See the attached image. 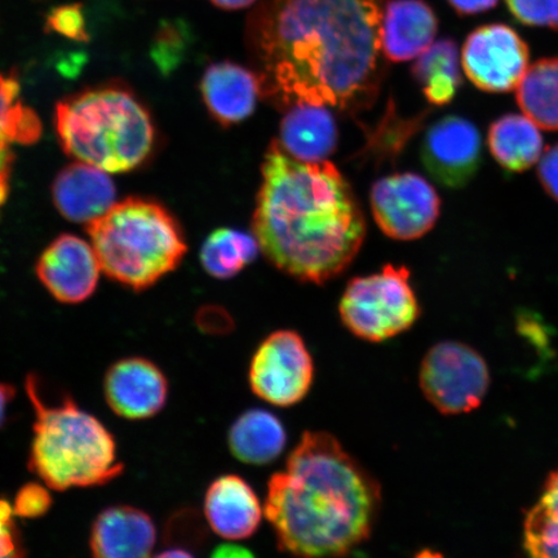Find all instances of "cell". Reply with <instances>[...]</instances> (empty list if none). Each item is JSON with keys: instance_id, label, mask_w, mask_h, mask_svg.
Masks as SVG:
<instances>
[{"instance_id": "obj_1", "label": "cell", "mask_w": 558, "mask_h": 558, "mask_svg": "<svg viewBox=\"0 0 558 558\" xmlns=\"http://www.w3.org/2000/svg\"><path fill=\"white\" fill-rule=\"evenodd\" d=\"M383 0H259L247 46L263 96L296 104L366 109L383 82Z\"/></svg>"}, {"instance_id": "obj_2", "label": "cell", "mask_w": 558, "mask_h": 558, "mask_svg": "<svg viewBox=\"0 0 558 558\" xmlns=\"http://www.w3.org/2000/svg\"><path fill=\"white\" fill-rule=\"evenodd\" d=\"M253 232L275 267L324 284L348 269L366 236L352 186L329 159L304 162L275 142L265 153Z\"/></svg>"}, {"instance_id": "obj_3", "label": "cell", "mask_w": 558, "mask_h": 558, "mask_svg": "<svg viewBox=\"0 0 558 558\" xmlns=\"http://www.w3.org/2000/svg\"><path fill=\"white\" fill-rule=\"evenodd\" d=\"M381 488L364 465L326 432H305L268 484L264 514L281 553L348 556L369 539Z\"/></svg>"}, {"instance_id": "obj_4", "label": "cell", "mask_w": 558, "mask_h": 558, "mask_svg": "<svg viewBox=\"0 0 558 558\" xmlns=\"http://www.w3.org/2000/svg\"><path fill=\"white\" fill-rule=\"evenodd\" d=\"M25 389L35 413L29 469L48 487L65 492L101 486L121 476L124 466L118 460L116 439L99 418L69 396L47 402L37 375H27Z\"/></svg>"}, {"instance_id": "obj_5", "label": "cell", "mask_w": 558, "mask_h": 558, "mask_svg": "<svg viewBox=\"0 0 558 558\" xmlns=\"http://www.w3.org/2000/svg\"><path fill=\"white\" fill-rule=\"evenodd\" d=\"M56 131L66 155L109 173L136 169L156 143L148 109L123 86H101L56 107Z\"/></svg>"}, {"instance_id": "obj_6", "label": "cell", "mask_w": 558, "mask_h": 558, "mask_svg": "<svg viewBox=\"0 0 558 558\" xmlns=\"http://www.w3.org/2000/svg\"><path fill=\"white\" fill-rule=\"evenodd\" d=\"M87 232L104 274L135 291L170 275L187 253L178 220L151 199L114 204L88 222Z\"/></svg>"}, {"instance_id": "obj_7", "label": "cell", "mask_w": 558, "mask_h": 558, "mask_svg": "<svg viewBox=\"0 0 558 558\" xmlns=\"http://www.w3.org/2000/svg\"><path fill=\"white\" fill-rule=\"evenodd\" d=\"M339 314L349 332L369 343L408 331L421 316L410 270L388 264L379 274L353 278L340 299Z\"/></svg>"}, {"instance_id": "obj_8", "label": "cell", "mask_w": 558, "mask_h": 558, "mask_svg": "<svg viewBox=\"0 0 558 558\" xmlns=\"http://www.w3.org/2000/svg\"><path fill=\"white\" fill-rule=\"evenodd\" d=\"M418 384L425 399L444 415L471 413L483 403L490 372L473 348L441 341L424 355Z\"/></svg>"}, {"instance_id": "obj_9", "label": "cell", "mask_w": 558, "mask_h": 558, "mask_svg": "<svg viewBox=\"0 0 558 558\" xmlns=\"http://www.w3.org/2000/svg\"><path fill=\"white\" fill-rule=\"evenodd\" d=\"M313 380V357L296 331L271 332L251 360L250 388L256 397L274 407H295L308 396Z\"/></svg>"}, {"instance_id": "obj_10", "label": "cell", "mask_w": 558, "mask_h": 558, "mask_svg": "<svg viewBox=\"0 0 558 558\" xmlns=\"http://www.w3.org/2000/svg\"><path fill=\"white\" fill-rule=\"evenodd\" d=\"M369 204L381 232L397 241L422 239L435 228L441 213L434 185L415 172L388 174L376 181Z\"/></svg>"}, {"instance_id": "obj_11", "label": "cell", "mask_w": 558, "mask_h": 558, "mask_svg": "<svg viewBox=\"0 0 558 558\" xmlns=\"http://www.w3.org/2000/svg\"><path fill=\"white\" fill-rule=\"evenodd\" d=\"M526 41L513 27L488 24L466 37L460 61L469 80L488 94H507L518 88L529 68Z\"/></svg>"}, {"instance_id": "obj_12", "label": "cell", "mask_w": 558, "mask_h": 558, "mask_svg": "<svg viewBox=\"0 0 558 558\" xmlns=\"http://www.w3.org/2000/svg\"><path fill=\"white\" fill-rule=\"evenodd\" d=\"M421 157L439 185L462 190L476 177L483 160L480 131L466 118L446 116L428 129Z\"/></svg>"}, {"instance_id": "obj_13", "label": "cell", "mask_w": 558, "mask_h": 558, "mask_svg": "<svg viewBox=\"0 0 558 558\" xmlns=\"http://www.w3.org/2000/svg\"><path fill=\"white\" fill-rule=\"evenodd\" d=\"M100 270L94 247L72 234L54 240L37 264L40 282L64 304H78L93 296Z\"/></svg>"}, {"instance_id": "obj_14", "label": "cell", "mask_w": 558, "mask_h": 558, "mask_svg": "<svg viewBox=\"0 0 558 558\" xmlns=\"http://www.w3.org/2000/svg\"><path fill=\"white\" fill-rule=\"evenodd\" d=\"M105 400L118 416L144 421L163 410L169 399V381L151 361L129 357L116 362L105 375Z\"/></svg>"}, {"instance_id": "obj_15", "label": "cell", "mask_w": 558, "mask_h": 558, "mask_svg": "<svg viewBox=\"0 0 558 558\" xmlns=\"http://www.w3.org/2000/svg\"><path fill=\"white\" fill-rule=\"evenodd\" d=\"M199 89L208 113L225 128L246 121L263 96L259 74L232 61L208 65Z\"/></svg>"}, {"instance_id": "obj_16", "label": "cell", "mask_w": 558, "mask_h": 558, "mask_svg": "<svg viewBox=\"0 0 558 558\" xmlns=\"http://www.w3.org/2000/svg\"><path fill=\"white\" fill-rule=\"evenodd\" d=\"M204 511L216 535L227 541H243L259 529L264 507L246 480L225 474L208 486Z\"/></svg>"}, {"instance_id": "obj_17", "label": "cell", "mask_w": 558, "mask_h": 558, "mask_svg": "<svg viewBox=\"0 0 558 558\" xmlns=\"http://www.w3.org/2000/svg\"><path fill=\"white\" fill-rule=\"evenodd\" d=\"M438 17L425 0H390L384 4L380 47L384 59L407 62L434 44Z\"/></svg>"}, {"instance_id": "obj_18", "label": "cell", "mask_w": 558, "mask_h": 558, "mask_svg": "<svg viewBox=\"0 0 558 558\" xmlns=\"http://www.w3.org/2000/svg\"><path fill=\"white\" fill-rule=\"evenodd\" d=\"M156 542V525L148 513L131 506H116L97 515L89 548L100 558H145L151 555Z\"/></svg>"}, {"instance_id": "obj_19", "label": "cell", "mask_w": 558, "mask_h": 558, "mask_svg": "<svg viewBox=\"0 0 558 558\" xmlns=\"http://www.w3.org/2000/svg\"><path fill=\"white\" fill-rule=\"evenodd\" d=\"M116 185L107 171L85 162L65 167L52 186L54 206L64 218L90 222L114 205Z\"/></svg>"}, {"instance_id": "obj_20", "label": "cell", "mask_w": 558, "mask_h": 558, "mask_svg": "<svg viewBox=\"0 0 558 558\" xmlns=\"http://www.w3.org/2000/svg\"><path fill=\"white\" fill-rule=\"evenodd\" d=\"M277 143L292 158L323 162L338 148L339 131L329 107L296 104L288 108Z\"/></svg>"}, {"instance_id": "obj_21", "label": "cell", "mask_w": 558, "mask_h": 558, "mask_svg": "<svg viewBox=\"0 0 558 558\" xmlns=\"http://www.w3.org/2000/svg\"><path fill=\"white\" fill-rule=\"evenodd\" d=\"M40 134L39 118L21 101L19 82L0 74V208L10 193L12 145L33 144Z\"/></svg>"}, {"instance_id": "obj_22", "label": "cell", "mask_w": 558, "mask_h": 558, "mask_svg": "<svg viewBox=\"0 0 558 558\" xmlns=\"http://www.w3.org/2000/svg\"><path fill=\"white\" fill-rule=\"evenodd\" d=\"M288 442L281 418L264 409L244 411L229 429L232 456L250 465H267L281 456Z\"/></svg>"}, {"instance_id": "obj_23", "label": "cell", "mask_w": 558, "mask_h": 558, "mask_svg": "<svg viewBox=\"0 0 558 558\" xmlns=\"http://www.w3.org/2000/svg\"><path fill=\"white\" fill-rule=\"evenodd\" d=\"M487 144L501 169L513 173L532 169L544 150L538 125L520 114H506L495 120L488 128Z\"/></svg>"}, {"instance_id": "obj_24", "label": "cell", "mask_w": 558, "mask_h": 558, "mask_svg": "<svg viewBox=\"0 0 558 558\" xmlns=\"http://www.w3.org/2000/svg\"><path fill=\"white\" fill-rule=\"evenodd\" d=\"M411 68L414 80L423 87L425 99L436 107L450 104L462 86L459 48L446 38L432 44Z\"/></svg>"}, {"instance_id": "obj_25", "label": "cell", "mask_w": 558, "mask_h": 558, "mask_svg": "<svg viewBox=\"0 0 558 558\" xmlns=\"http://www.w3.org/2000/svg\"><path fill=\"white\" fill-rule=\"evenodd\" d=\"M515 100L539 129L558 131V58L541 59L529 66Z\"/></svg>"}, {"instance_id": "obj_26", "label": "cell", "mask_w": 558, "mask_h": 558, "mask_svg": "<svg viewBox=\"0 0 558 558\" xmlns=\"http://www.w3.org/2000/svg\"><path fill=\"white\" fill-rule=\"evenodd\" d=\"M260 251L255 235L239 229L220 228L202 244L199 259L208 276L230 279L253 264Z\"/></svg>"}, {"instance_id": "obj_27", "label": "cell", "mask_w": 558, "mask_h": 558, "mask_svg": "<svg viewBox=\"0 0 558 558\" xmlns=\"http://www.w3.org/2000/svg\"><path fill=\"white\" fill-rule=\"evenodd\" d=\"M523 547L530 556L558 558V466L523 523Z\"/></svg>"}, {"instance_id": "obj_28", "label": "cell", "mask_w": 558, "mask_h": 558, "mask_svg": "<svg viewBox=\"0 0 558 558\" xmlns=\"http://www.w3.org/2000/svg\"><path fill=\"white\" fill-rule=\"evenodd\" d=\"M519 23L558 29V0H506Z\"/></svg>"}, {"instance_id": "obj_29", "label": "cell", "mask_w": 558, "mask_h": 558, "mask_svg": "<svg viewBox=\"0 0 558 558\" xmlns=\"http://www.w3.org/2000/svg\"><path fill=\"white\" fill-rule=\"evenodd\" d=\"M52 507V497L47 487L37 483H29L20 488L13 504V513L17 518L38 519L45 515Z\"/></svg>"}, {"instance_id": "obj_30", "label": "cell", "mask_w": 558, "mask_h": 558, "mask_svg": "<svg viewBox=\"0 0 558 558\" xmlns=\"http://www.w3.org/2000/svg\"><path fill=\"white\" fill-rule=\"evenodd\" d=\"M48 26L56 33L75 40H87L85 17L78 4L61 5L48 16Z\"/></svg>"}, {"instance_id": "obj_31", "label": "cell", "mask_w": 558, "mask_h": 558, "mask_svg": "<svg viewBox=\"0 0 558 558\" xmlns=\"http://www.w3.org/2000/svg\"><path fill=\"white\" fill-rule=\"evenodd\" d=\"M9 501L0 499V557H23L25 548Z\"/></svg>"}, {"instance_id": "obj_32", "label": "cell", "mask_w": 558, "mask_h": 558, "mask_svg": "<svg viewBox=\"0 0 558 558\" xmlns=\"http://www.w3.org/2000/svg\"><path fill=\"white\" fill-rule=\"evenodd\" d=\"M199 329L207 333H227L233 329V318L220 306L208 305L197 314Z\"/></svg>"}, {"instance_id": "obj_33", "label": "cell", "mask_w": 558, "mask_h": 558, "mask_svg": "<svg viewBox=\"0 0 558 558\" xmlns=\"http://www.w3.org/2000/svg\"><path fill=\"white\" fill-rule=\"evenodd\" d=\"M538 178L543 190L550 198L558 202V143L542 155Z\"/></svg>"}, {"instance_id": "obj_34", "label": "cell", "mask_w": 558, "mask_h": 558, "mask_svg": "<svg viewBox=\"0 0 558 558\" xmlns=\"http://www.w3.org/2000/svg\"><path fill=\"white\" fill-rule=\"evenodd\" d=\"M448 2L459 15L471 16L493 10L499 0H448Z\"/></svg>"}, {"instance_id": "obj_35", "label": "cell", "mask_w": 558, "mask_h": 558, "mask_svg": "<svg viewBox=\"0 0 558 558\" xmlns=\"http://www.w3.org/2000/svg\"><path fill=\"white\" fill-rule=\"evenodd\" d=\"M15 396V387L11 386V384L0 383V427H2L5 421L7 409H9Z\"/></svg>"}, {"instance_id": "obj_36", "label": "cell", "mask_w": 558, "mask_h": 558, "mask_svg": "<svg viewBox=\"0 0 558 558\" xmlns=\"http://www.w3.org/2000/svg\"><path fill=\"white\" fill-rule=\"evenodd\" d=\"M257 2H259V0H211L213 4L225 11H240L248 9V7L254 5Z\"/></svg>"}, {"instance_id": "obj_37", "label": "cell", "mask_w": 558, "mask_h": 558, "mask_svg": "<svg viewBox=\"0 0 558 558\" xmlns=\"http://www.w3.org/2000/svg\"><path fill=\"white\" fill-rule=\"evenodd\" d=\"M236 548H239V547H235V546H222L219 550L216 549L215 556L227 557V556L232 555V553L235 556H247V555H250L246 549H243V548L236 549Z\"/></svg>"}]
</instances>
